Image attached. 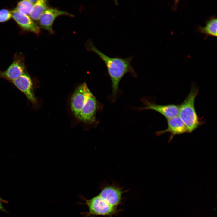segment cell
<instances>
[{"instance_id": "5", "label": "cell", "mask_w": 217, "mask_h": 217, "mask_svg": "<svg viewBox=\"0 0 217 217\" xmlns=\"http://www.w3.org/2000/svg\"><path fill=\"white\" fill-rule=\"evenodd\" d=\"M127 191L115 182L110 184L105 182L101 184L99 195L109 204L118 207L122 203L123 194Z\"/></svg>"}, {"instance_id": "4", "label": "cell", "mask_w": 217, "mask_h": 217, "mask_svg": "<svg viewBox=\"0 0 217 217\" xmlns=\"http://www.w3.org/2000/svg\"><path fill=\"white\" fill-rule=\"evenodd\" d=\"M85 203L88 209L85 214L86 217L101 215L112 217L118 215L121 210L113 206L105 200L99 194L89 199L84 198Z\"/></svg>"}, {"instance_id": "7", "label": "cell", "mask_w": 217, "mask_h": 217, "mask_svg": "<svg viewBox=\"0 0 217 217\" xmlns=\"http://www.w3.org/2000/svg\"><path fill=\"white\" fill-rule=\"evenodd\" d=\"M27 71L24 58L17 57L5 70L0 71V79H5L10 82L18 78Z\"/></svg>"}, {"instance_id": "11", "label": "cell", "mask_w": 217, "mask_h": 217, "mask_svg": "<svg viewBox=\"0 0 217 217\" xmlns=\"http://www.w3.org/2000/svg\"><path fill=\"white\" fill-rule=\"evenodd\" d=\"M168 127L164 130L158 132L159 135L164 133H170L172 136L188 132L187 128L183 122L178 116L167 119Z\"/></svg>"}, {"instance_id": "12", "label": "cell", "mask_w": 217, "mask_h": 217, "mask_svg": "<svg viewBox=\"0 0 217 217\" xmlns=\"http://www.w3.org/2000/svg\"><path fill=\"white\" fill-rule=\"evenodd\" d=\"M198 31L205 34L206 36H217V18L215 16L211 17L206 21L204 27L199 26L197 27Z\"/></svg>"}, {"instance_id": "2", "label": "cell", "mask_w": 217, "mask_h": 217, "mask_svg": "<svg viewBox=\"0 0 217 217\" xmlns=\"http://www.w3.org/2000/svg\"><path fill=\"white\" fill-rule=\"evenodd\" d=\"M87 46L89 50L97 54L106 66L112 82V96L114 99L118 90L120 81L124 74L130 73L135 77L136 75L131 64L133 57L124 58L110 57L99 50L91 41H89Z\"/></svg>"}, {"instance_id": "14", "label": "cell", "mask_w": 217, "mask_h": 217, "mask_svg": "<svg viewBox=\"0 0 217 217\" xmlns=\"http://www.w3.org/2000/svg\"><path fill=\"white\" fill-rule=\"evenodd\" d=\"M33 4L29 0L21 1L18 3L16 9L21 13L27 15H29Z\"/></svg>"}, {"instance_id": "10", "label": "cell", "mask_w": 217, "mask_h": 217, "mask_svg": "<svg viewBox=\"0 0 217 217\" xmlns=\"http://www.w3.org/2000/svg\"><path fill=\"white\" fill-rule=\"evenodd\" d=\"M12 17L23 30L38 34L40 29L39 26L28 15L23 14L15 9L11 12Z\"/></svg>"}, {"instance_id": "16", "label": "cell", "mask_w": 217, "mask_h": 217, "mask_svg": "<svg viewBox=\"0 0 217 217\" xmlns=\"http://www.w3.org/2000/svg\"><path fill=\"white\" fill-rule=\"evenodd\" d=\"M4 202V203H6L5 201L4 200H3L0 197V211L7 212V211L5 209V207L3 206L2 202Z\"/></svg>"}, {"instance_id": "15", "label": "cell", "mask_w": 217, "mask_h": 217, "mask_svg": "<svg viewBox=\"0 0 217 217\" xmlns=\"http://www.w3.org/2000/svg\"><path fill=\"white\" fill-rule=\"evenodd\" d=\"M12 17L11 12L6 9L0 10V22L7 21Z\"/></svg>"}, {"instance_id": "8", "label": "cell", "mask_w": 217, "mask_h": 217, "mask_svg": "<svg viewBox=\"0 0 217 217\" xmlns=\"http://www.w3.org/2000/svg\"><path fill=\"white\" fill-rule=\"evenodd\" d=\"M62 15L73 16L70 13L64 11L48 8L45 11L39 20V25L42 28L53 34L54 32L52 28L53 23L57 17Z\"/></svg>"}, {"instance_id": "9", "label": "cell", "mask_w": 217, "mask_h": 217, "mask_svg": "<svg viewBox=\"0 0 217 217\" xmlns=\"http://www.w3.org/2000/svg\"><path fill=\"white\" fill-rule=\"evenodd\" d=\"M142 101L145 107L139 108V110H153L160 113L167 119L178 115L179 105L173 104L164 105H158L146 99H142Z\"/></svg>"}, {"instance_id": "13", "label": "cell", "mask_w": 217, "mask_h": 217, "mask_svg": "<svg viewBox=\"0 0 217 217\" xmlns=\"http://www.w3.org/2000/svg\"><path fill=\"white\" fill-rule=\"evenodd\" d=\"M48 8V2L47 1H36L33 4L32 10L29 14L30 17L33 20H39L43 12Z\"/></svg>"}, {"instance_id": "6", "label": "cell", "mask_w": 217, "mask_h": 217, "mask_svg": "<svg viewBox=\"0 0 217 217\" xmlns=\"http://www.w3.org/2000/svg\"><path fill=\"white\" fill-rule=\"evenodd\" d=\"M9 83L23 93L27 101L31 103L34 107L38 106V101L34 93V81L27 71L18 78Z\"/></svg>"}, {"instance_id": "1", "label": "cell", "mask_w": 217, "mask_h": 217, "mask_svg": "<svg viewBox=\"0 0 217 217\" xmlns=\"http://www.w3.org/2000/svg\"><path fill=\"white\" fill-rule=\"evenodd\" d=\"M71 109L76 118L87 124L96 121V114L98 103L86 83L77 87L70 100Z\"/></svg>"}, {"instance_id": "3", "label": "cell", "mask_w": 217, "mask_h": 217, "mask_svg": "<svg viewBox=\"0 0 217 217\" xmlns=\"http://www.w3.org/2000/svg\"><path fill=\"white\" fill-rule=\"evenodd\" d=\"M198 92L197 86L192 84L189 93L183 102L179 105V117L189 133L192 132L203 123L196 113L194 105Z\"/></svg>"}]
</instances>
